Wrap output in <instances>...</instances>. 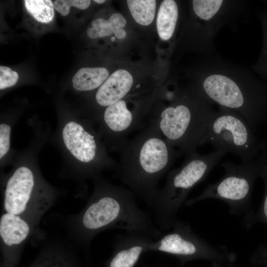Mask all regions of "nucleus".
I'll list each match as a JSON object with an SVG mask.
<instances>
[{"instance_id":"obj_1","label":"nucleus","mask_w":267,"mask_h":267,"mask_svg":"<svg viewBox=\"0 0 267 267\" xmlns=\"http://www.w3.org/2000/svg\"><path fill=\"white\" fill-rule=\"evenodd\" d=\"M66 224L71 238L86 250L96 235L107 229L143 232L154 240L162 234L129 188L105 182L97 185L84 208L70 216Z\"/></svg>"},{"instance_id":"obj_2","label":"nucleus","mask_w":267,"mask_h":267,"mask_svg":"<svg viewBox=\"0 0 267 267\" xmlns=\"http://www.w3.org/2000/svg\"><path fill=\"white\" fill-rule=\"evenodd\" d=\"M116 148L120 155L116 177L148 206L159 188V182L181 152L149 122L136 136Z\"/></svg>"},{"instance_id":"obj_3","label":"nucleus","mask_w":267,"mask_h":267,"mask_svg":"<svg viewBox=\"0 0 267 267\" xmlns=\"http://www.w3.org/2000/svg\"><path fill=\"white\" fill-rule=\"evenodd\" d=\"M171 105L148 119L171 145L186 155L200 146L214 111L198 91L176 97Z\"/></svg>"},{"instance_id":"obj_4","label":"nucleus","mask_w":267,"mask_h":267,"mask_svg":"<svg viewBox=\"0 0 267 267\" xmlns=\"http://www.w3.org/2000/svg\"><path fill=\"white\" fill-rule=\"evenodd\" d=\"M226 153L220 150L206 154L195 152L186 155L179 167L168 173L164 185L158 188L148 206L153 211L156 226L161 231L173 227L178 220L177 213L186 201L191 190L206 179Z\"/></svg>"},{"instance_id":"obj_5","label":"nucleus","mask_w":267,"mask_h":267,"mask_svg":"<svg viewBox=\"0 0 267 267\" xmlns=\"http://www.w3.org/2000/svg\"><path fill=\"white\" fill-rule=\"evenodd\" d=\"M232 70L210 67L204 70L196 91L211 103L233 111L251 125L262 103V89L253 77Z\"/></svg>"},{"instance_id":"obj_6","label":"nucleus","mask_w":267,"mask_h":267,"mask_svg":"<svg viewBox=\"0 0 267 267\" xmlns=\"http://www.w3.org/2000/svg\"><path fill=\"white\" fill-rule=\"evenodd\" d=\"M221 166L224 174L218 181L208 184L198 196L191 198L184 204L191 206L201 200L217 199L226 202L229 213L238 215L246 213L243 222L249 220L253 215L251 209V196L254 181L259 173V168L251 161L238 165L230 161Z\"/></svg>"},{"instance_id":"obj_7","label":"nucleus","mask_w":267,"mask_h":267,"mask_svg":"<svg viewBox=\"0 0 267 267\" xmlns=\"http://www.w3.org/2000/svg\"><path fill=\"white\" fill-rule=\"evenodd\" d=\"M173 230L162 235L151 244L149 251L172 255L182 262L201 259L214 266L229 267L235 261L234 253L224 246L214 245L194 232L190 225L178 220Z\"/></svg>"},{"instance_id":"obj_8","label":"nucleus","mask_w":267,"mask_h":267,"mask_svg":"<svg viewBox=\"0 0 267 267\" xmlns=\"http://www.w3.org/2000/svg\"><path fill=\"white\" fill-rule=\"evenodd\" d=\"M36 185L35 177L29 168L17 169L6 184L2 212L23 217L38 227L54 200L44 189L36 188Z\"/></svg>"},{"instance_id":"obj_9","label":"nucleus","mask_w":267,"mask_h":267,"mask_svg":"<svg viewBox=\"0 0 267 267\" xmlns=\"http://www.w3.org/2000/svg\"><path fill=\"white\" fill-rule=\"evenodd\" d=\"M206 144L216 150L234 153L242 162L251 161L255 150L248 123L237 113L220 106L215 112L200 146Z\"/></svg>"},{"instance_id":"obj_10","label":"nucleus","mask_w":267,"mask_h":267,"mask_svg":"<svg viewBox=\"0 0 267 267\" xmlns=\"http://www.w3.org/2000/svg\"><path fill=\"white\" fill-rule=\"evenodd\" d=\"M37 229L38 226L23 217L2 212L0 239L3 267H15L24 246Z\"/></svg>"},{"instance_id":"obj_11","label":"nucleus","mask_w":267,"mask_h":267,"mask_svg":"<svg viewBox=\"0 0 267 267\" xmlns=\"http://www.w3.org/2000/svg\"><path fill=\"white\" fill-rule=\"evenodd\" d=\"M104 125L112 135L116 147L122 144L127 136L138 129L147 125L145 113L130 109L126 101L122 99L107 106L103 116Z\"/></svg>"},{"instance_id":"obj_12","label":"nucleus","mask_w":267,"mask_h":267,"mask_svg":"<svg viewBox=\"0 0 267 267\" xmlns=\"http://www.w3.org/2000/svg\"><path fill=\"white\" fill-rule=\"evenodd\" d=\"M154 240L150 235L140 231H126L118 235L106 267H135L142 254L149 251Z\"/></svg>"},{"instance_id":"obj_13","label":"nucleus","mask_w":267,"mask_h":267,"mask_svg":"<svg viewBox=\"0 0 267 267\" xmlns=\"http://www.w3.org/2000/svg\"><path fill=\"white\" fill-rule=\"evenodd\" d=\"M62 137L67 148L81 162L90 163L97 157L98 145L95 137L81 125L68 122L63 128Z\"/></svg>"},{"instance_id":"obj_14","label":"nucleus","mask_w":267,"mask_h":267,"mask_svg":"<svg viewBox=\"0 0 267 267\" xmlns=\"http://www.w3.org/2000/svg\"><path fill=\"white\" fill-rule=\"evenodd\" d=\"M133 78L128 71L119 69L113 73L99 88L95 99L100 106L107 107L122 99L131 91Z\"/></svg>"},{"instance_id":"obj_15","label":"nucleus","mask_w":267,"mask_h":267,"mask_svg":"<svg viewBox=\"0 0 267 267\" xmlns=\"http://www.w3.org/2000/svg\"><path fill=\"white\" fill-rule=\"evenodd\" d=\"M70 251L60 242H51L41 250L30 267H75Z\"/></svg>"},{"instance_id":"obj_16","label":"nucleus","mask_w":267,"mask_h":267,"mask_svg":"<svg viewBox=\"0 0 267 267\" xmlns=\"http://www.w3.org/2000/svg\"><path fill=\"white\" fill-rule=\"evenodd\" d=\"M178 14V7L175 0H165L162 2L156 20L157 32L162 40H168L172 37Z\"/></svg>"},{"instance_id":"obj_17","label":"nucleus","mask_w":267,"mask_h":267,"mask_svg":"<svg viewBox=\"0 0 267 267\" xmlns=\"http://www.w3.org/2000/svg\"><path fill=\"white\" fill-rule=\"evenodd\" d=\"M108 75V71L105 68H82L73 76V86L80 91L91 90L100 87Z\"/></svg>"},{"instance_id":"obj_18","label":"nucleus","mask_w":267,"mask_h":267,"mask_svg":"<svg viewBox=\"0 0 267 267\" xmlns=\"http://www.w3.org/2000/svg\"><path fill=\"white\" fill-rule=\"evenodd\" d=\"M128 6L134 20L139 24L147 26L153 21L155 14V0H128Z\"/></svg>"},{"instance_id":"obj_19","label":"nucleus","mask_w":267,"mask_h":267,"mask_svg":"<svg viewBox=\"0 0 267 267\" xmlns=\"http://www.w3.org/2000/svg\"><path fill=\"white\" fill-rule=\"evenodd\" d=\"M25 8L38 22L48 23L54 18L53 3L50 0H25Z\"/></svg>"},{"instance_id":"obj_20","label":"nucleus","mask_w":267,"mask_h":267,"mask_svg":"<svg viewBox=\"0 0 267 267\" xmlns=\"http://www.w3.org/2000/svg\"><path fill=\"white\" fill-rule=\"evenodd\" d=\"M259 15L263 29V46L260 56L253 69L261 78L267 79V7Z\"/></svg>"},{"instance_id":"obj_21","label":"nucleus","mask_w":267,"mask_h":267,"mask_svg":"<svg viewBox=\"0 0 267 267\" xmlns=\"http://www.w3.org/2000/svg\"><path fill=\"white\" fill-rule=\"evenodd\" d=\"M89 0H56L53 2L54 9L62 16H65L70 12L71 6L86 9L90 5Z\"/></svg>"},{"instance_id":"obj_22","label":"nucleus","mask_w":267,"mask_h":267,"mask_svg":"<svg viewBox=\"0 0 267 267\" xmlns=\"http://www.w3.org/2000/svg\"><path fill=\"white\" fill-rule=\"evenodd\" d=\"M19 78L18 73L10 68L1 65L0 66V89L14 86Z\"/></svg>"},{"instance_id":"obj_23","label":"nucleus","mask_w":267,"mask_h":267,"mask_svg":"<svg viewBox=\"0 0 267 267\" xmlns=\"http://www.w3.org/2000/svg\"><path fill=\"white\" fill-rule=\"evenodd\" d=\"M108 20L114 30V34L118 39H123L127 35L126 32L123 29L126 25V20L120 13L112 14Z\"/></svg>"},{"instance_id":"obj_24","label":"nucleus","mask_w":267,"mask_h":267,"mask_svg":"<svg viewBox=\"0 0 267 267\" xmlns=\"http://www.w3.org/2000/svg\"><path fill=\"white\" fill-rule=\"evenodd\" d=\"M91 25L96 32L97 38L108 36L114 33L112 26L108 20L98 18L92 22Z\"/></svg>"},{"instance_id":"obj_25","label":"nucleus","mask_w":267,"mask_h":267,"mask_svg":"<svg viewBox=\"0 0 267 267\" xmlns=\"http://www.w3.org/2000/svg\"><path fill=\"white\" fill-rule=\"evenodd\" d=\"M10 128L6 124L0 125V158L8 151L10 146Z\"/></svg>"},{"instance_id":"obj_26","label":"nucleus","mask_w":267,"mask_h":267,"mask_svg":"<svg viewBox=\"0 0 267 267\" xmlns=\"http://www.w3.org/2000/svg\"><path fill=\"white\" fill-rule=\"evenodd\" d=\"M252 260L267 267V245H260L258 247L253 254Z\"/></svg>"},{"instance_id":"obj_27","label":"nucleus","mask_w":267,"mask_h":267,"mask_svg":"<svg viewBox=\"0 0 267 267\" xmlns=\"http://www.w3.org/2000/svg\"><path fill=\"white\" fill-rule=\"evenodd\" d=\"M94 1L97 3L101 4V3H104L105 1V0H94Z\"/></svg>"},{"instance_id":"obj_28","label":"nucleus","mask_w":267,"mask_h":267,"mask_svg":"<svg viewBox=\"0 0 267 267\" xmlns=\"http://www.w3.org/2000/svg\"><path fill=\"white\" fill-rule=\"evenodd\" d=\"M115 40V37H112V38H111V41H114Z\"/></svg>"}]
</instances>
